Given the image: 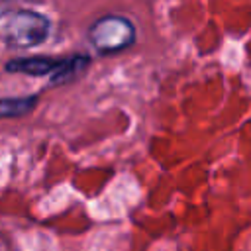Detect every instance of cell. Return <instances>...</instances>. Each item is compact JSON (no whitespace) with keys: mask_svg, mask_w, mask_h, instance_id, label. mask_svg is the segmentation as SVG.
I'll return each mask as SVG.
<instances>
[{"mask_svg":"<svg viewBox=\"0 0 251 251\" xmlns=\"http://www.w3.org/2000/svg\"><path fill=\"white\" fill-rule=\"evenodd\" d=\"M88 39L98 53H118L133 43L135 27L127 18L104 16L92 24L88 31Z\"/></svg>","mask_w":251,"mask_h":251,"instance_id":"cell-1","label":"cell"},{"mask_svg":"<svg viewBox=\"0 0 251 251\" xmlns=\"http://www.w3.org/2000/svg\"><path fill=\"white\" fill-rule=\"evenodd\" d=\"M49 33V22L31 10H20L14 16H10L6 27H4V35L6 41L12 47H33L39 45Z\"/></svg>","mask_w":251,"mask_h":251,"instance_id":"cell-2","label":"cell"},{"mask_svg":"<svg viewBox=\"0 0 251 251\" xmlns=\"http://www.w3.org/2000/svg\"><path fill=\"white\" fill-rule=\"evenodd\" d=\"M65 59H47V57H31V59H14L6 65L10 73H24L31 76H45V75H55L63 67Z\"/></svg>","mask_w":251,"mask_h":251,"instance_id":"cell-3","label":"cell"},{"mask_svg":"<svg viewBox=\"0 0 251 251\" xmlns=\"http://www.w3.org/2000/svg\"><path fill=\"white\" fill-rule=\"evenodd\" d=\"M35 98H2L0 116H20L33 108Z\"/></svg>","mask_w":251,"mask_h":251,"instance_id":"cell-4","label":"cell"}]
</instances>
